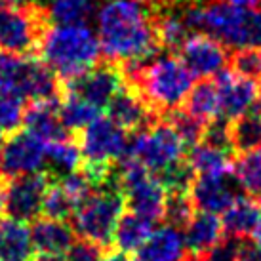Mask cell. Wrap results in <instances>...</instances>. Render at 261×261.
<instances>
[{
  "label": "cell",
  "instance_id": "6da1fadb",
  "mask_svg": "<svg viewBox=\"0 0 261 261\" xmlns=\"http://www.w3.org/2000/svg\"><path fill=\"white\" fill-rule=\"evenodd\" d=\"M97 37L107 61L132 74L160 48L156 10L149 0H105L97 12Z\"/></svg>",
  "mask_w": 261,
  "mask_h": 261
},
{
  "label": "cell",
  "instance_id": "7a4b0ae2",
  "mask_svg": "<svg viewBox=\"0 0 261 261\" xmlns=\"http://www.w3.org/2000/svg\"><path fill=\"white\" fill-rule=\"evenodd\" d=\"M38 56L59 82L79 79L101 63L99 37L88 25H56L46 33Z\"/></svg>",
  "mask_w": 261,
  "mask_h": 261
},
{
  "label": "cell",
  "instance_id": "3957f363",
  "mask_svg": "<svg viewBox=\"0 0 261 261\" xmlns=\"http://www.w3.org/2000/svg\"><path fill=\"white\" fill-rule=\"evenodd\" d=\"M126 82L138 90L156 115L179 109L195 86V74L179 56H160L138 71L126 74Z\"/></svg>",
  "mask_w": 261,
  "mask_h": 261
},
{
  "label": "cell",
  "instance_id": "277c9868",
  "mask_svg": "<svg viewBox=\"0 0 261 261\" xmlns=\"http://www.w3.org/2000/svg\"><path fill=\"white\" fill-rule=\"evenodd\" d=\"M189 29H202L237 50L261 46V10L214 2L210 6L191 4L181 8Z\"/></svg>",
  "mask_w": 261,
  "mask_h": 261
},
{
  "label": "cell",
  "instance_id": "5b68a950",
  "mask_svg": "<svg viewBox=\"0 0 261 261\" xmlns=\"http://www.w3.org/2000/svg\"><path fill=\"white\" fill-rule=\"evenodd\" d=\"M124 206H126V198L116 174L113 181L94 189L76 206V212L73 216L76 237L92 242L101 250H109L113 246L116 223L124 214Z\"/></svg>",
  "mask_w": 261,
  "mask_h": 261
},
{
  "label": "cell",
  "instance_id": "8992f818",
  "mask_svg": "<svg viewBox=\"0 0 261 261\" xmlns=\"http://www.w3.org/2000/svg\"><path fill=\"white\" fill-rule=\"evenodd\" d=\"M51 27L48 8L38 2L0 6V54L37 56Z\"/></svg>",
  "mask_w": 261,
  "mask_h": 261
},
{
  "label": "cell",
  "instance_id": "52a82bcc",
  "mask_svg": "<svg viewBox=\"0 0 261 261\" xmlns=\"http://www.w3.org/2000/svg\"><path fill=\"white\" fill-rule=\"evenodd\" d=\"M0 88L25 101L54 99L61 95V82L42 59L35 56L0 54Z\"/></svg>",
  "mask_w": 261,
  "mask_h": 261
},
{
  "label": "cell",
  "instance_id": "ba28073f",
  "mask_svg": "<svg viewBox=\"0 0 261 261\" xmlns=\"http://www.w3.org/2000/svg\"><path fill=\"white\" fill-rule=\"evenodd\" d=\"M118 183L126 198V206L143 218L159 223L164 219L168 191L151 170L138 160L122 156L116 162Z\"/></svg>",
  "mask_w": 261,
  "mask_h": 261
},
{
  "label": "cell",
  "instance_id": "9c48e42d",
  "mask_svg": "<svg viewBox=\"0 0 261 261\" xmlns=\"http://www.w3.org/2000/svg\"><path fill=\"white\" fill-rule=\"evenodd\" d=\"M185 143L166 120H156L145 130L136 132L128 139V147L122 156L138 160L152 174H159L175 162L185 159Z\"/></svg>",
  "mask_w": 261,
  "mask_h": 261
},
{
  "label": "cell",
  "instance_id": "30bf717a",
  "mask_svg": "<svg viewBox=\"0 0 261 261\" xmlns=\"http://www.w3.org/2000/svg\"><path fill=\"white\" fill-rule=\"evenodd\" d=\"M84 162L116 164L128 147V132L109 116H97L94 122L79 134Z\"/></svg>",
  "mask_w": 261,
  "mask_h": 261
},
{
  "label": "cell",
  "instance_id": "8fae6325",
  "mask_svg": "<svg viewBox=\"0 0 261 261\" xmlns=\"http://www.w3.org/2000/svg\"><path fill=\"white\" fill-rule=\"evenodd\" d=\"M124 84H126V76H124L122 67L107 61V63H97L94 69L80 74L79 79L61 82V88L74 92L82 99H86L94 107L103 111L109 107L113 97L122 90Z\"/></svg>",
  "mask_w": 261,
  "mask_h": 261
},
{
  "label": "cell",
  "instance_id": "7c38bea8",
  "mask_svg": "<svg viewBox=\"0 0 261 261\" xmlns=\"http://www.w3.org/2000/svg\"><path fill=\"white\" fill-rule=\"evenodd\" d=\"M221 116L234 120L261 99V80L246 76L234 69H223L216 76Z\"/></svg>",
  "mask_w": 261,
  "mask_h": 261
},
{
  "label": "cell",
  "instance_id": "4fadbf2b",
  "mask_svg": "<svg viewBox=\"0 0 261 261\" xmlns=\"http://www.w3.org/2000/svg\"><path fill=\"white\" fill-rule=\"evenodd\" d=\"M54 177L48 172H37L14 177L8 183V216L19 221H35L42 214L44 196Z\"/></svg>",
  "mask_w": 261,
  "mask_h": 261
},
{
  "label": "cell",
  "instance_id": "5bb4252c",
  "mask_svg": "<svg viewBox=\"0 0 261 261\" xmlns=\"http://www.w3.org/2000/svg\"><path fill=\"white\" fill-rule=\"evenodd\" d=\"M179 58L195 74V79H212L218 76L229 63V54L225 44L208 33L189 35L179 48Z\"/></svg>",
  "mask_w": 261,
  "mask_h": 261
},
{
  "label": "cell",
  "instance_id": "9a60e30c",
  "mask_svg": "<svg viewBox=\"0 0 261 261\" xmlns=\"http://www.w3.org/2000/svg\"><path fill=\"white\" fill-rule=\"evenodd\" d=\"M46 166V143L31 132H15L4 143L2 168L0 172L6 179L19 175L37 174Z\"/></svg>",
  "mask_w": 261,
  "mask_h": 261
},
{
  "label": "cell",
  "instance_id": "2e32d148",
  "mask_svg": "<svg viewBox=\"0 0 261 261\" xmlns=\"http://www.w3.org/2000/svg\"><path fill=\"white\" fill-rule=\"evenodd\" d=\"M242 193L244 187L234 174V168L223 174L198 175L191 187L195 208L210 214H223L239 196H242Z\"/></svg>",
  "mask_w": 261,
  "mask_h": 261
},
{
  "label": "cell",
  "instance_id": "e0dca14e",
  "mask_svg": "<svg viewBox=\"0 0 261 261\" xmlns=\"http://www.w3.org/2000/svg\"><path fill=\"white\" fill-rule=\"evenodd\" d=\"M107 116L130 134L145 130L151 124L160 120V116L149 107V103L141 97V94L128 82L109 103Z\"/></svg>",
  "mask_w": 261,
  "mask_h": 261
},
{
  "label": "cell",
  "instance_id": "ac0fdd59",
  "mask_svg": "<svg viewBox=\"0 0 261 261\" xmlns=\"http://www.w3.org/2000/svg\"><path fill=\"white\" fill-rule=\"evenodd\" d=\"M23 124H25V130L42 139L44 143L71 138V132L63 126V120L59 115V97L31 101L29 107L25 109Z\"/></svg>",
  "mask_w": 261,
  "mask_h": 261
},
{
  "label": "cell",
  "instance_id": "d6986e66",
  "mask_svg": "<svg viewBox=\"0 0 261 261\" xmlns=\"http://www.w3.org/2000/svg\"><path fill=\"white\" fill-rule=\"evenodd\" d=\"M33 244L38 254L46 255H65L76 242L74 227L69 221L51 218H37L31 227Z\"/></svg>",
  "mask_w": 261,
  "mask_h": 261
},
{
  "label": "cell",
  "instance_id": "ffe728a7",
  "mask_svg": "<svg viewBox=\"0 0 261 261\" xmlns=\"http://www.w3.org/2000/svg\"><path fill=\"white\" fill-rule=\"evenodd\" d=\"M187 244L179 229L174 225H164L151 232L145 244L139 248L138 261H185L187 259Z\"/></svg>",
  "mask_w": 261,
  "mask_h": 261
},
{
  "label": "cell",
  "instance_id": "44dd1931",
  "mask_svg": "<svg viewBox=\"0 0 261 261\" xmlns=\"http://www.w3.org/2000/svg\"><path fill=\"white\" fill-rule=\"evenodd\" d=\"M33 237L25 221L0 219V261H29L33 257Z\"/></svg>",
  "mask_w": 261,
  "mask_h": 261
},
{
  "label": "cell",
  "instance_id": "7402d4cb",
  "mask_svg": "<svg viewBox=\"0 0 261 261\" xmlns=\"http://www.w3.org/2000/svg\"><path fill=\"white\" fill-rule=\"evenodd\" d=\"M223 223L218 218V214H210V212H196L193 219L189 221L185 227V244H187L189 252L193 254H204L210 248H214L225 234Z\"/></svg>",
  "mask_w": 261,
  "mask_h": 261
},
{
  "label": "cell",
  "instance_id": "603a6c76",
  "mask_svg": "<svg viewBox=\"0 0 261 261\" xmlns=\"http://www.w3.org/2000/svg\"><path fill=\"white\" fill-rule=\"evenodd\" d=\"M261 219V204L252 196H239L234 202L223 212L221 223L225 234L244 239L248 234H254L255 227Z\"/></svg>",
  "mask_w": 261,
  "mask_h": 261
},
{
  "label": "cell",
  "instance_id": "cb8c5ba5",
  "mask_svg": "<svg viewBox=\"0 0 261 261\" xmlns=\"http://www.w3.org/2000/svg\"><path fill=\"white\" fill-rule=\"evenodd\" d=\"M152 227H154V223L151 219L143 218V216H139V214L132 210L124 212L120 219H118V223H116L113 244H115V248L122 250V252L134 254L151 237Z\"/></svg>",
  "mask_w": 261,
  "mask_h": 261
},
{
  "label": "cell",
  "instance_id": "d4e9b609",
  "mask_svg": "<svg viewBox=\"0 0 261 261\" xmlns=\"http://www.w3.org/2000/svg\"><path fill=\"white\" fill-rule=\"evenodd\" d=\"M82 162H84L82 149H80V143L73 136L46 143V166H48L46 172L54 179H58V175L63 177L69 172L79 170L82 166Z\"/></svg>",
  "mask_w": 261,
  "mask_h": 261
},
{
  "label": "cell",
  "instance_id": "484cf974",
  "mask_svg": "<svg viewBox=\"0 0 261 261\" xmlns=\"http://www.w3.org/2000/svg\"><path fill=\"white\" fill-rule=\"evenodd\" d=\"M59 115L63 120V126L71 134H80L86 126L94 122L97 116H101V111L94 107L90 101L82 99L74 92H69L61 88L59 95Z\"/></svg>",
  "mask_w": 261,
  "mask_h": 261
},
{
  "label": "cell",
  "instance_id": "4316f807",
  "mask_svg": "<svg viewBox=\"0 0 261 261\" xmlns=\"http://www.w3.org/2000/svg\"><path fill=\"white\" fill-rule=\"evenodd\" d=\"M232 147L237 152H248L261 147V99L242 116L231 120Z\"/></svg>",
  "mask_w": 261,
  "mask_h": 261
},
{
  "label": "cell",
  "instance_id": "83f0119b",
  "mask_svg": "<svg viewBox=\"0 0 261 261\" xmlns=\"http://www.w3.org/2000/svg\"><path fill=\"white\" fill-rule=\"evenodd\" d=\"M185 111H189L191 115H195L204 122H212L219 118L221 109H219V94L216 82L204 79L202 82L195 84L185 99Z\"/></svg>",
  "mask_w": 261,
  "mask_h": 261
},
{
  "label": "cell",
  "instance_id": "f1b7e54d",
  "mask_svg": "<svg viewBox=\"0 0 261 261\" xmlns=\"http://www.w3.org/2000/svg\"><path fill=\"white\" fill-rule=\"evenodd\" d=\"M187 160L198 175L223 174V172H231L234 166L231 160V152L206 145V143H196L191 147Z\"/></svg>",
  "mask_w": 261,
  "mask_h": 261
},
{
  "label": "cell",
  "instance_id": "f546056e",
  "mask_svg": "<svg viewBox=\"0 0 261 261\" xmlns=\"http://www.w3.org/2000/svg\"><path fill=\"white\" fill-rule=\"evenodd\" d=\"M48 14L56 25H88L95 14V0H51Z\"/></svg>",
  "mask_w": 261,
  "mask_h": 261
},
{
  "label": "cell",
  "instance_id": "4dcf8cb0",
  "mask_svg": "<svg viewBox=\"0 0 261 261\" xmlns=\"http://www.w3.org/2000/svg\"><path fill=\"white\" fill-rule=\"evenodd\" d=\"M156 33H159L160 46H166L170 50H179L189 37V25L181 10L179 12H172V10L156 12Z\"/></svg>",
  "mask_w": 261,
  "mask_h": 261
},
{
  "label": "cell",
  "instance_id": "1f68e13d",
  "mask_svg": "<svg viewBox=\"0 0 261 261\" xmlns=\"http://www.w3.org/2000/svg\"><path fill=\"white\" fill-rule=\"evenodd\" d=\"M232 168L244 191L254 198H261V147L248 152H240Z\"/></svg>",
  "mask_w": 261,
  "mask_h": 261
},
{
  "label": "cell",
  "instance_id": "d6a6232c",
  "mask_svg": "<svg viewBox=\"0 0 261 261\" xmlns=\"http://www.w3.org/2000/svg\"><path fill=\"white\" fill-rule=\"evenodd\" d=\"M162 120H166L174 128L175 134L181 138V141L187 147H193L202 141L204 130H206V124H208L200 120V118H196L195 115H191L185 109L170 111V113L162 116Z\"/></svg>",
  "mask_w": 261,
  "mask_h": 261
},
{
  "label": "cell",
  "instance_id": "836d02e7",
  "mask_svg": "<svg viewBox=\"0 0 261 261\" xmlns=\"http://www.w3.org/2000/svg\"><path fill=\"white\" fill-rule=\"evenodd\" d=\"M25 99L19 95L0 88V134H15L19 132L25 116Z\"/></svg>",
  "mask_w": 261,
  "mask_h": 261
},
{
  "label": "cell",
  "instance_id": "e575fe53",
  "mask_svg": "<svg viewBox=\"0 0 261 261\" xmlns=\"http://www.w3.org/2000/svg\"><path fill=\"white\" fill-rule=\"evenodd\" d=\"M76 212V202L65 193V189L61 187L56 179L51 181L48 193L44 196L42 204V216L51 219H61V221H69Z\"/></svg>",
  "mask_w": 261,
  "mask_h": 261
},
{
  "label": "cell",
  "instance_id": "d590c367",
  "mask_svg": "<svg viewBox=\"0 0 261 261\" xmlns=\"http://www.w3.org/2000/svg\"><path fill=\"white\" fill-rule=\"evenodd\" d=\"M154 175L162 181L168 193H191V187L198 177L195 168L191 166V162L187 159L175 162L174 166L166 168Z\"/></svg>",
  "mask_w": 261,
  "mask_h": 261
},
{
  "label": "cell",
  "instance_id": "8d00e7d4",
  "mask_svg": "<svg viewBox=\"0 0 261 261\" xmlns=\"http://www.w3.org/2000/svg\"><path fill=\"white\" fill-rule=\"evenodd\" d=\"M195 210L196 208L191 198V193H168L164 219L170 225H174L177 229H185L196 214Z\"/></svg>",
  "mask_w": 261,
  "mask_h": 261
},
{
  "label": "cell",
  "instance_id": "74e56055",
  "mask_svg": "<svg viewBox=\"0 0 261 261\" xmlns=\"http://www.w3.org/2000/svg\"><path fill=\"white\" fill-rule=\"evenodd\" d=\"M200 143H206V145L218 147V149H223V151L232 152L234 147H232V134H231V120H227L223 116H219L216 120L206 124V130H204L202 141Z\"/></svg>",
  "mask_w": 261,
  "mask_h": 261
},
{
  "label": "cell",
  "instance_id": "f35d334b",
  "mask_svg": "<svg viewBox=\"0 0 261 261\" xmlns=\"http://www.w3.org/2000/svg\"><path fill=\"white\" fill-rule=\"evenodd\" d=\"M231 61L234 71L261 80V46L259 48H242L232 56Z\"/></svg>",
  "mask_w": 261,
  "mask_h": 261
},
{
  "label": "cell",
  "instance_id": "ab89813d",
  "mask_svg": "<svg viewBox=\"0 0 261 261\" xmlns=\"http://www.w3.org/2000/svg\"><path fill=\"white\" fill-rule=\"evenodd\" d=\"M103 252L99 246H95L88 240H76L71 252L67 254V261H101Z\"/></svg>",
  "mask_w": 261,
  "mask_h": 261
},
{
  "label": "cell",
  "instance_id": "60d3db41",
  "mask_svg": "<svg viewBox=\"0 0 261 261\" xmlns=\"http://www.w3.org/2000/svg\"><path fill=\"white\" fill-rule=\"evenodd\" d=\"M240 261H261V244L257 242H244Z\"/></svg>",
  "mask_w": 261,
  "mask_h": 261
},
{
  "label": "cell",
  "instance_id": "b9f144b4",
  "mask_svg": "<svg viewBox=\"0 0 261 261\" xmlns=\"http://www.w3.org/2000/svg\"><path fill=\"white\" fill-rule=\"evenodd\" d=\"M101 261H138V259H134L128 252H122V250H118V248H109V250H105L103 252V257Z\"/></svg>",
  "mask_w": 261,
  "mask_h": 261
},
{
  "label": "cell",
  "instance_id": "7bdbcfd3",
  "mask_svg": "<svg viewBox=\"0 0 261 261\" xmlns=\"http://www.w3.org/2000/svg\"><path fill=\"white\" fill-rule=\"evenodd\" d=\"M8 212V179L2 175L0 177V219L4 218Z\"/></svg>",
  "mask_w": 261,
  "mask_h": 261
},
{
  "label": "cell",
  "instance_id": "ee69618b",
  "mask_svg": "<svg viewBox=\"0 0 261 261\" xmlns=\"http://www.w3.org/2000/svg\"><path fill=\"white\" fill-rule=\"evenodd\" d=\"M214 2L234 4V6H244V8H259L261 6V0H214Z\"/></svg>",
  "mask_w": 261,
  "mask_h": 261
},
{
  "label": "cell",
  "instance_id": "f6af8a7d",
  "mask_svg": "<svg viewBox=\"0 0 261 261\" xmlns=\"http://www.w3.org/2000/svg\"><path fill=\"white\" fill-rule=\"evenodd\" d=\"M35 261H67V259H63L61 255H46V254H38V257H35Z\"/></svg>",
  "mask_w": 261,
  "mask_h": 261
},
{
  "label": "cell",
  "instance_id": "bcb514c9",
  "mask_svg": "<svg viewBox=\"0 0 261 261\" xmlns=\"http://www.w3.org/2000/svg\"><path fill=\"white\" fill-rule=\"evenodd\" d=\"M254 240L257 242V244H261V219H259V223H257V227H255V231H254Z\"/></svg>",
  "mask_w": 261,
  "mask_h": 261
},
{
  "label": "cell",
  "instance_id": "7dc6e473",
  "mask_svg": "<svg viewBox=\"0 0 261 261\" xmlns=\"http://www.w3.org/2000/svg\"><path fill=\"white\" fill-rule=\"evenodd\" d=\"M2 154H4V141H2V134H0V168H2Z\"/></svg>",
  "mask_w": 261,
  "mask_h": 261
},
{
  "label": "cell",
  "instance_id": "c3c4849f",
  "mask_svg": "<svg viewBox=\"0 0 261 261\" xmlns=\"http://www.w3.org/2000/svg\"><path fill=\"white\" fill-rule=\"evenodd\" d=\"M259 204H261V202H259Z\"/></svg>",
  "mask_w": 261,
  "mask_h": 261
}]
</instances>
